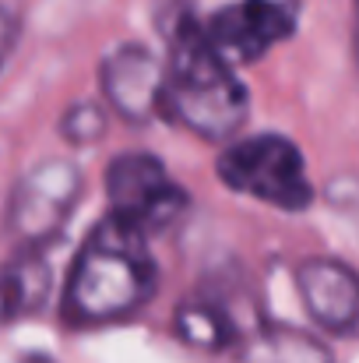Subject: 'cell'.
Masks as SVG:
<instances>
[{
  "instance_id": "cell-1",
  "label": "cell",
  "mask_w": 359,
  "mask_h": 363,
  "mask_svg": "<svg viewBox=\"0 0 359 363\" xmlns=\"http://www.w3.org/2000/svg\"><path fill=\"white\" fill-rule=\"evenodd\" d=\"M159 286L148 237L117 216L96 223L85 237L64 289V318L71 325H110L137 314Z\"/></svg>"
},
{
  "instance_id": "cell-2",
  "label": "cell",
  "mask_w": 359,
  "mask_h": 363,
  "mask_svg": "<svg viewBox=\"0 0 359 363\" xmlns=\"http://www.w3.org/2000/svg\"><path fill=\"white\" fill-rule=\"evenodd\" d=\"M246 113L250 96L237 71L208 46L194 18H180L162 60V117L205 141H229Z\"/></svg>"
},
{
  "instance_id": "cell-3",
  "label": "cell",
  "mask_w": 359,
  "mask_h": 363,
  "mask_svg": "<svg viewBox=\"0 0 359 363\" xmlns=\"http://www.w3.org/2000/svg\"><path fill=\"white\" fill-rule=\"evenodd\" d=\"M215 173L229 191L275 205L282 212H303L314 201L307 162L300 148L282 134H253L226 145L219 152Z\"/></svg>"
},
{
  "instance_id": "cell-4",
  "label": "cell",
  "mask_w": 359,
  "mask_h": 363,
  "mask_svg": "<svg viewBox=\"0 0 359 363\" xmlns=\"http://www.w3.org/2000/svg\"><path fill=\"white\" fill-rule=\"evenodd\" d=\"M106 194L113 205L110 216L123 219L144 237L173 230L190 208L187 191L166 173L155 155L144 152H123L110 162Z\"/></svg>"
},
{
  "instance_id": "cell-5",
  "label": "cell",
  "mask_w": 359,
  "mask_h": 363,
  "mask_svg": "<svg viewBox=\"0 0 359 363\" xmlns=\"http://www.w3.org/2000/svg\"><path fill=\"white\" fill-rule=\"evenodd\" d=\"M85 177L71 159L35 162L7 201V233L21 247H46L78 208Z\"/></svg>"
},
{
  "instance_id": "cell-6",
  "label": "cell",
  "mask_w": 359,
  "mask_h": 363,
  "mask_svg": "<svg viewBox=\"0 0 359 363\" xmlns=\"http://www.w3.org/2000/svg\"><path fill=\"white\" fill-rule=\"evenodd\" d=\"M198 25L208 46L229 67L257 64L268 50H275L296 32L300 4L296 0H233Z\"/></svg>"
},
{
  "instance_id": "cell-7",
  "label": "cell",
  "mask_w": 359,
  "mask_h": 363,
  "mask_svg": "<svg viewBox=\"0 0 359 363\" xmlns=\"http://www.w3.org/2000/svg\"><path fill=\"white\" fill-rule=\"evenodd\" d=\"M99 85L110 110L127 123H148L162 117V60L141 46L123 43L99 64Z\"/></svg>"
},
{
  "instance_id": "cell-8",
  "label": "cell",
  "mask_w": 359,
  "mask_h": 363,
  "mask_svg": "<svg viewBox=\"0 0 359 363\" xmlns=\"http://www.w3.org/2000/svg\"><path fill=\"white\" fill-rule=\"evenodd\" d=\"M296 289L307 314L331 335H353L359 321V279L338 257H307L296 268Z\"/></svg>"
},
{
  "instance_id": "cell-9",
  "label": "cell",
  "mask_w": 359,
  "mask_h": 363,
  "mask_svg": "<svg viewBox=\"0 0 359 363\" xmlns=\"http://www.w3.org/2000/svg\"><path fill=\"white\" fill-rule=\"evenodd\" d=\"M53 289V264L46 247H21L0 264V328L42 311Z\"/></svg>"
},
{
  "instance_id": "cell-10",
  "label": "cell",
  "mask_w": 359,
  "mask_h": 363,
  "mask_svg": "<svg viewBox=\"0 0 359 363\" xmlns=\"http://www.w3.org/2000/svg\"><path fill=\"white\" fill-rule=\"evenodd\" d=\"M233 363H335L324 342L296 328H264L239 346Z\"/></svg>"
},
{
  "instance_id": "cell-11",
  "label": "cell",
  "mask_w": 359,
  "mask_h": 363,
  "mask_svg": "<svg viewBox=\"0 0 359 363\" xmlns=\"http://www.w3.org/2000/svg\"><path fill=\"white\" fill-rule=\"evenodd\" d=\"M176 332L201 350H222L237 339V325L219 303H183L176 311Z\"/></svg>"
},
{
  "instance_id": "cell-12",
  "label": "cell",
  "mask_w": 359,
  "mask_h": 363,
  "mask_svg": "<svg viewBox=\"0 0 359 363\" xmlns=\"http://www.w3.org/2000/svg\"><path fill=\"white\" fill-rule=\"evenodd\" d=\"M60 134L71 141V145H96V141H103V134H106V110L103 106H96V103H78V106H71L67 113H64V121H60Z\"/></svg>"
},
{
  "instance_id": "cell-13",
  "label": "cell",
  "mask_w": 359,
  "mask_h": 363,
  "mask_svg": "<svg viewBox=\"0 0 359 363\" xmlns=\"http://www.w3.org/2000/svg\"><path fill=\"white\" fill-rule=\"evenodd\" d=\"M14 46H18V21H14V14L0 4V71H4L7 57L14 53Z\"/></svg>"
},
{
  "instance_id": "cell-14",
  "label": "cell",
  "mask_w": 359,
  "mask_h": 363,
  "mask_svg": "<svg viewBox=\"0 0 359 363\" xmlns=\"http://www.w3.org/2000/svg\"><path fill=\"white\" fill-rule=\"evenodd\" d=\"M21 363H53V360H50V357H25Z\"/></svg>"
}]
</instances>
